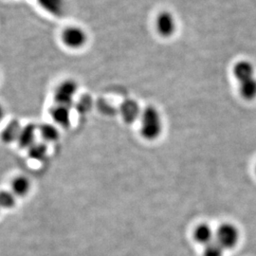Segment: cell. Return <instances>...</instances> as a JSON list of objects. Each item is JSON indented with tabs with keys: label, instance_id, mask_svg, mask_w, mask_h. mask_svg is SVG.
I'll list each match as a JSON object with an SVG mask.
<instances>
[{
	"label": "cell",
	"instance_id": "obj_2",
	"mask_svg": "<svg viewBox=\"0 0 256 256\" xmlns=\"http://www.w3.org/2000/svg\"><path fill=\"white\" fill-rule=\"evenodd\" d=\"M77 92V84L74 80H66L60 82L54 92V100L57 104L70 108L74 96Z\"/></svg>",
	"mask_w": 256,
	"mask_h": 256
},
{
	"label": "cell",
	"instance_id": "obj_5",
	"mask_svg": "<svg viewBox=\"0 0 256 256\" xmlns=\"http://www.w3.org/2000/svg\"><path fill=\"white\" fill-rule=\"evenodd\" d=\"M156 28L162 36L169 37L173 36L176 30V20L169 12H160L156 20Z\"/></svg>",
	"mask_w": 256,
	"mask_h": 256
},
{
	"label": "cell",
	"instance_id": "obj_16",
	"mask_svg": "<svg viewBox=\"0 0 256 256\" xmlns=\"http://www.w3.org/2000/svg\"><path fill=\"white\" fill-rule=\"evenodd\" d=\"M16 196L10 190L0 191V209L9 210L14 207Z\"/></svg>",
	"mask_w": 256,
	"mask_h": 256
},
{
	"label": "cell",
	"instance_id": "obj_13",
	"mask_svg": "<svg viewBox=\"0 0 256 256\" xmlns=\"http://www.w3.org/2000/svg\"><path fill=\"white\" fill-rule=\"evenodd\" d=\"M239 82L240 95L248 101H252L256 98V77H250Z\"/></svg>",
	"mask_w": 256,
	"mask_h": 256
},
{
	"label": "cell",
	"instance_id": "obj_9",
	"mask_svg": "<svg viewBox=\"0 0 256 256\" xmlns=\"http://www.w3.org/2000/svg\"><path fill=\"white\" fill-rule=\"evenodd\" d=\"M30 182L25 176H16L10 184V191L14 194L16 196H25L30 190Z\"/></svg>",
	"mask_w": 256,
	"mask_h": 256
},
{
	"label": "cell",
	"instance_id": "obj_7",
	"mask_svg": "<svg viewBox=\"0 0 256 256\" xmlns=\"http://www.w3.org/2000/svg\"><path fill=\"white\" fill-rule=\"evenodd\" d=\"M50 114L54 120L55 124L66 128L70 124V108L64 106H60V104H56L55 106L52 108V110H50Z\"/></svg>",
	"mask_w": 256,
	"mask_h": 256
},
{
	"label": "cell",
	"instance_id": "obj_10",
	"mask_svg": "<svg viewBox=\"0 0 256 256\" xmlns=\"http://www.w3.org/2000/svg\"><path fill=\"white\" fill-rule=\"evenodd\" d=\"M140 108L137 102L132 100L124 102L120 106V114L124 122L131 124L135 122L140 116Z\"/></svg>",
	"mask_w": 256,
	"mask_h": 256
},
{
	"label": "cell",
	"instance_id": "obj_18",
	"mask_svg": "<svg viewBox=\"0 0 256 256\" xmlns=\"http://www.w3.org/2000/svg\"><path fill=\"white\" fill-rule=\"evenodd\" d=\"M223 250L216 241H212L205 246L204 256H223Z\"/></svg>",
	"mask_w": 256,
	"mask_h": 256
},
{
	"label": "cell",
	"instance_id": "obj_3",
	"mask_svg": "<svg viewBox=\"0 0 256 256\" xmlns=\"http://www.w3.org/2000/svg\"><path fill=\"white\" fill-rule=\"evenodd\" d=\"M216 242L223 248H232L238 245L239 232L238 228L230 223L222 224L216 234Z\"/></svg>",
	"mask_w": 256,
	"mask_h": 256
},
{
	"label": "cell",
	"instance_id": "obj_20",
	"mask_svg": "<svg viewBox=\"0 0 256 256\" xmlns=\"http://www.w3.org/2000/svg\"></svg>",
	"mask_w": 256,
	"mask_h": 256
},
{
	"label": "cell",
	"instance_id": "obj_12",
	"mask_svg": "<svg viewBox=\"0 0 256 256\" xmlns=\"http://www.w3.org/2000/svg\"><path fill=\"white\" fill-rule=\"evenodd\" d=\"M22 126H20L18 120H12L5 126V128L1 132V140L2 142L10 144L14 142H18V138L20 134Z\"/></svg>",
	"mask_w": 256,
	"mask_h": 256
},
{
	"label": "cell",
	"instance_id": "obj_11",
	"mask_svg": "<svg viewBox=\"0 0 256 256\" xmlns=\"http://www.w3.org/2000/svg\"><path fill=\"white\" fill-rule=\"evenodd\" d=\"M39 5L54 16H63L66 10L64 0H37Z\"/></svg>",
	"mask_w": 256,
	"mask_h": 256
},
{
	"label": "cell",
	"instance_id": "obj_17",
	"mask_svg": "<svg viewBox=\"0 0 256 256\" xmlns=\"http://www.w3.org/2000/svg\"><path fill=\"white\" fill-rule=\"evenodd\" d=\"M48 152L45 144L41 142H36L32 146L30 147L28 149V156L34 160H42L45 158Z\"/></svg>",
	"mask_w": 256,
	"mask_h": 256
},
{
	"label": "cell",
	"instance_id": "obj_8",
	"mask_svg": "<svg viewBox=\"0 0 256 256\" xmlns=\"http://www.w3.org/2000/svg\"><path fill=\"white\" fill-rule=\"evenodd\" d=\"M234 75L238 82L245 80L248 78L254 77V66L250 62L242 60L239 61L234 66Z\"/></svg>",
	"mask_w": 256,
	"mask_h": 256
},
{
	"label": "cell",
	"instance_id": "obj_15",
	"mask_svg": "<svg viewBox=\"0 0 256 256\" xmlns=\"http://www.w3.org/2000/svg\"><path fill=\"white\" fill-rule=\"evenodd\" d=\"M38 131L40 132L41 137L43 138V140H46V142H55L59 138V131L54 124H43L39 128Z\"/></svg>",
	"mask_w": 256,
	"mask_h": 256
},
{
	"label": "cell",
	"instance_id": "obj_4",
	"mask_svg": "<svg viewBox=\"0 0 256 256\" xmlns=\"http://www.w3.org/2000/svg\"><path fill=\"white\" fill-rule=\"evenodd\" d=\"M64 45L70 48H80L86 42V34L81 28L72 26L64 28L61 34Z\"/></svg>",
	"mask_w": 256,
	"mask_h": 256
},
{
	"label": "cell",
	"instance_id": "obj_19",
	"mask_svg": "<svg viewBox=\"0 0 256 256\" xmlns=\"http://www.w3.org/2000/svg\"><path fill=\"white\" fill-rule=\"evenodd\" d=\"M3 117H4V108H3L2 106L0 104V122L2 120Z\"/></svg>",
	"mask_w": 256,
	"mask_h": 256
},
{
	"label": "cell",
	"instance_id": "obj_6",
	"mask_svg": "<svg viewBox=\"0 0 256 256\" xmlns=\"http://www.w3.org/2000/svg\"><path fill=\"white\" fill-rule=\"evenodd\" d=\"M36 128L32 124H28L27 126L21 128L19 134L18 142L19 146L24 149H28L36 144Z\"/></svg>",
	"mask_w": 256,
	"mask_h": 256
},
{
	"label": "cell",
	"instance_id": "obj_1",
	"mask_svg": "<svg viewBox=\"0 0 256 256\" xmlns=\"http://www.w3.org/2000/svg\"><path fill=\"white\" fill-rule=\"evenodd\" d=\"M162 122L160 112L154 106H147L140 116V134L152 140H156L162 133Z\"/></svg>",
	"mask_w": 256,
	"mask_h": 256
},
{
	"label": "cell",
	"instance_id": "obj_14",
	"mask_svg": "<svg viewBox=\"0 0 256 256\" xmlns=\"http://www.w3.org/2000/svg\"><path fill=\"white\" fill-rule=\"evenodd\" d=\"M194 238L196 242L206 246L212 242L214 232L208 224H200L194 230Z\"/></svg>",
	"mask_w": 256,
	"mask_h": 256
}]
</instances>
